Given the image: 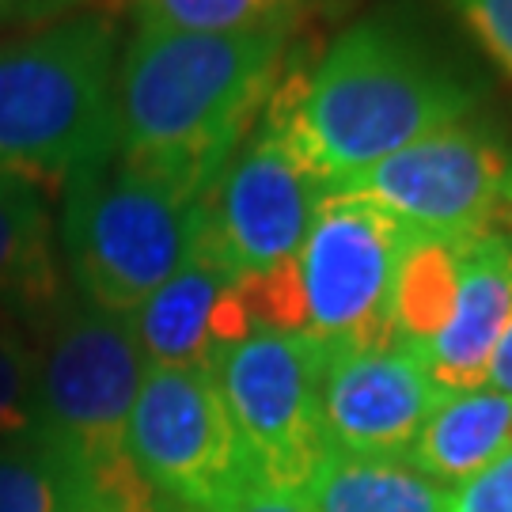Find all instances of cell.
Segmentation results:
<instances>
[{"label": "cell", "instance_id": "obj_1", "mask_svg": "<svg viewBox=\"0 0 512 512\" xmlns=\"http://www.w3.org/2000/svg\"><path fill=\"white\" fill-rule=\"evenodd\" d=\"M478 84L395 19H361L304 80L274 88L266 122L293 141L327 194L478 107Z\"/></svg>", "mask_w": 512, "mask_h": 512}, {"label": "cell", "instance_id": "obj_2", "mask_svg": "<svg viewBox=\"0 0 512 512\" xmlns=\"http://www.w3.org/2000/svg\"><path fill=\"white\" fill-rule=\"evenodd\" d=\"M289 19L251 31H171L141 23L118 57L122 160L213 186L270 103Z\"/></svg>", "mask_w": 512, "mask_h": 512}, {"label": "cell", "instance_id": "obj_3", "mask_svg": "<svg viewBox=\"0 0 512 512\" xmlns=\"http://www.w3.org/2000/svg\"><path fill=\"white\" fill-rule=\"evenodd\" d=\"M118 27L80 12L0 42V167L65 183L118 152Z\"/></svg>", "mask_w": 512, "mask_h": 512}, {"label": "cell", "instance_id": "obj_4", "mask_svg": "<svg viewBox=\"0 0 512 512\" xmlns=\"http://www.w3.org/2000/svg\"><path fill=\"white\" fill-rule=\"evenodd\" d=\"M31 338L35 433L80 459L129 512H160L129 459V414L148 372L133 319L61 289Z\"/></svg>", "mask_w": 512, "mask_h": 512}, {"label": "cell", "instance_id": "obj_5", "mask_svg": "<svg viewBox=\"0 0 512 512\" xmlns=\"http://www.w3.org/2000/svg\"><path fill=\"white\" fill-rule=\"evenodd\" d=\"M209 186L110 156L61 183V251L76 293L133 315L190 255Z\"/></svg>", "mask_w": 512, "mask_h": 512}, {"label": "cell", "instance_id": "obj_6", "mask_svg": "<svg viewBox=\"0 0 512 512\" xmlns=\"http://www.w3.org/2000/svg\"><path fill=\"white\" fill-rule=\"evenodd\" d=\"M414 232L357 194H327L300 255L243 281L255 327L296 330L327 349L391 342V304Z\"/></svg>", "mask_w": 512, "mask_h": 512}, {"label": "cell", "instance_id": "obj_7", "mask_svg": "<svg viewBox=\"0 0 512 512\" xmlns=\"http://www.w3.org/2000/svg\"><path fill=\"white\" fill-rule=\"evenodd\" d=\"M129 459L160 512H232L258 475L213 368H156L129 414Z\"/></svg>", "mask_w": 512, "mask_h": 512}, {"label": "cell", "instance_id": "obj_8", "mask_svg": "<svg viewBox=\"0 0 512 512\" xmlns=\"http://www.w3.org/2000/svg\"><path fill=\"white\" fill-rule=\"evenodd\" d=\"M323 365V342L274 327H255L213 365L262 490L304 494L327 456Z\"/></svg>", "mask_w": 512, "mask_h": 512}, {"label": "cell", "instance_id": "obj_9", "mask_svg": "<svg viewBox=\"0 0 512 512\" xmlns=\"http://www.w3.org/2000/svg\"><path fill=\"white\" fill-rule=\"evenodd\" d=\"M334 194H357L414 236L512 228V141L475 114L444 126Z\"/></svg>", "mask_w": 512, "mask_h": 512}, {"label": "cell", "instance_id": "obj_10", "mask_svg": "<svg viewBox=\"0 0 512 512\" xmlns=\"http://www.w3.org/2000/svg\"><path fill=\"white\" fill-rule=\"evenodd\" d=\"M323 198L327 183L308 156L262 118L232 148L228 164L209 186L202 232L224 251L243 281H255L300 255Z\"/></svg>", "mask_w": 512, "mask_h": 512}, {"label": "cell", "instance_id": "obj_11", "mask_svg": "<svg viewBox=\"0 0 512 512\" xmlns=\"http://www.w3.org/2000/svg\"><path fill=\"white\" fill-rule=\"evenodd\" d=\"M440 391L418 349L403 342L327 349L323 440L346 456H410Z\"/></svg>", "mask_w": 512, "mask_h": 512}, {"label": "cell", "instance_id": "obj_12", "mask_svg": "<svg viewBox=\"0 0 512 512\" xmlns=\"http://www.w3.org/2000/svg\"><path fill=\"white\" fill-rule=\"evenodd\" d=\"M145 361L156 368H213L255 330L243 277L198 224L183 266L129 315Z\"/></svg>", "mask_w": 512, "mask_h": 512}, {"label": "cell", "instance_id": "obj_13", "mask_svg": "<svg viewBox=\"0 0 512 512\" xmlns=\"http://www.w3.org/2000/svg\"><path fill=\"white\" fill-rule=\"evenodd\" d=\"M512 319V228H494L467 236L459 258L456 300L437 330V338L421 349L440 391H475L486 387L490 361L501 334Z\"/></svg>", "mask_w": 512, "mask_h": 512}, {"label": "cell", "instance_id": "obj_14", "mask_svg": "<svg viewBox=\"0 0 512 512\" xmlns=\"http://www.w3.org/2000/svg\"><path fill=\"white\" fill-rule=\"evenodd\" d=\"M61 296L46 186L0 167V311L27 327Z\"/></svg>", "mask_w": 512, "mask_h": 512}, {"label": "cell", "instance_id": "obj_15", "mask_svg": "<svg viewBox=\"0 0 512 512\" xmlns=\"http://www.w3.org/2000/svg\"><path fill=\"white\" fill-rule=\"evenodd\" d=\"M512 448V395L494 387L444 391L410 448L414 467L444 486H463Z\"/></svg>", "mask_w": 512, "mask_h": 512}, {"label": "cell", "instance_id": "obj_16", "mask_svg": "<svg viewBox=\"0 0 512 512\" xmlns=\"http://www.w3.org/2000/svg\"><path fill=\"white\" fill-rule=\"evenodd\" d=\"M452 486L429 478L410 456L327 452L304 486L311 512H448Z\"/></svg>", "mask_w": 512, "mask_h": 512}, {"label": "cell", "instance_id": "obj_17", "mask_svg": "<svg viewBox=\"0 0 512 512\" xmlns=\"http://www.w3.org/2000/svg\"><path fill=\"white\" fill-rule=\"evenodd\" d=\"M0 512H129L107 486L42 433L0 444Z\"/></svg>", "mask_w": 512, "mask_h": 512}, {"label": "cell", "instance_id": "obj_18", "mask_svg": "<svg viewBox=\"0 0 512 512\" xmlns=\"http://www.w3.org/2000/svg\"><path fill=\"white\" fill-rule=\"evenodd\" d=\"M467 236H414L399 266L391 338L410 349H425L444 327L456 300L459 258Z\"/></svg>", "mask_w": 512, "mask_h": 512}, {"label": "cell", "instance_id": "obj_19", "mask_svg": "<svg viewBox=\"0 0 512 512\" xmlns=\"http://www.w3.org/2000/svg\"><path fill=\"white\" fill-rule=\"evenodd\" d=\"M148 27L171 31H251L289 19L293 0H129Z\"/></svg>", "mask_w": 512, "mask_h": 512}, {"label": "cell", "instance_id": "obj_20", "mask_svg": "<svg viewBox=\"0 0 512 512\" xmlns=\"http://www.w3.org/2000/svg\"><path fill=\"white\" fill-rule=\"evenodd\" d=\"M35 433V338L0 311V444Z\"/></svg>", "mask_w": 512, "mask_h": 512}, {"label": "cell", "instance_id": "obj_21", "mask_svg": "<svg viewBox=\"0 0 512 512\" xmlns=\"http://www.w3.org/2000/svg\"><path fill=\"white\" fill-rule=\"evenodd\" d=\"M482 50L512 76V0H448Z\"/></svg>", "mask_w": 512, "mask_h": 512}, {"label": "cell", "instance_id": "obj_22", "mask_svg": "<svg viewBox=\"0 0 512 512\" xmlns=\"http://www.w3.org/2000/svg\"><path fill=\"white\" fill-rule=\"evenodd\" d=\"M448 512H512V448L475 478H467L452 494Z\"/></svg>", "mask_w": 512, "mask_h": 512}, {"label": "cell", "instance_id": "obj_23", "mask_svg": "<svg viewBox=\"0 0 512 512\" xmlns=\"http://www.w3.org/2000/svg\"><path fill=\"white\" fill-rule=\"evenodd\" d=\"M92 0H0V27H31V23H61L80 16V8Z\"/></svg>", "mask_w": 512, "mask_h": 512}, {"label": "cell", "instance_id": "obj_24", "mask_svg": "<svg viewBox=\"0 0 512 512\" xmlns=\"http://www.w3.org/2000/svg\"><path fill=\"white\" fill-rule=\"evenodd\" d=\"M232 512H311L304 494H274V490H258Z\"/></svg>", "mask_w": 512, "mask_h": 512}, {"label": "cell", "instance_id": "obj_25", "mask_svg": "<svg viewBox=\"0 0 512 512\" xmlns=\"http://www.w3.org/2000/svg\"><path fill=\"white\" fill-rule=\"evenodd\" d=\"M486 387L512 395V319H509V327H505V334H501V342H497V349H494V361H490Z\"/></svg>", "mask_w": 512, "mask_h": 512}]
</instances>
